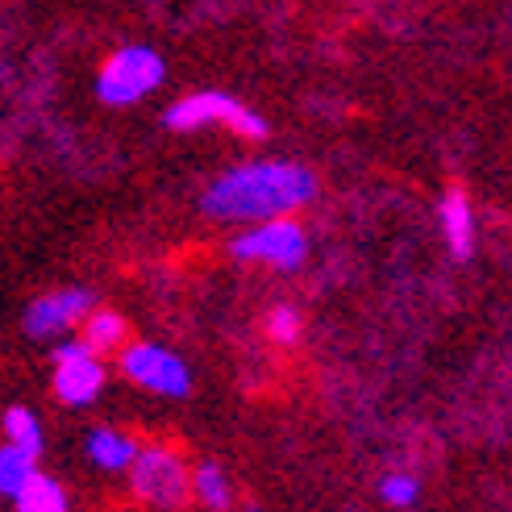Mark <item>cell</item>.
<instances>
[{
  "mask_svg": "<svg viewBox=\"0 0 512 512\" xmlns=\"http://www.w3.org/2000/svg\"><path fill=\"white\" fill-rule=\"evenodd\" d=\"M313 200H317V175L309 167L263 159L217 175L209 192H204L200 209L217 221H271V217H288Z\"/></svg>",
  "mask_w": 512,
  "mask_h": 512,
  "instance_id": "cell-1",
  "label": "cell"
},
{
  "mask_svg": "<svg viewBox=\"0 0 512 512\" xmlns=\"http://www.w3.org/2000/svg\"><path fill=\"white\" fill-rule=\"evenodd\" d=\"M167 80V63L159 50L150 46H121L117 55L100 67L96 75V96L105 100L109 109H125V105H138L150 92H159V84Z\"/></svg>",
  "mask_w": 512,
  "mask_h": 512,
  "instance_id": "cell-2",
  "label": "cell"
},
{
  "mask_svg": "<svg viewBox=\"0 0 512 512\" xmlns=\"http://www.w3.org/2000/svg\"><path fill=\"white\" fill-rule=\"evenodd\" d=\"M163 121H167V130H179V134L200 130V125H229V130L250 138V142L267 138V130H271L259 113L246 109L242 100L229 96V92H192L184 100H175Z\"/></svg>",
  "mask_w": 512,
  "mask_h": 512,
  "instance_id": "cell-3",
  "label": "cell"
},
{
  "mask_svg": "<svg viewBox=\"0 0 512 512\" xmlns=\"http://www.w3.org/2000/svg\"><path fill=\"white\" fill-rule=\"evenodd\" d=\"M130 471V488L138 500H146L150 508L159 512H175L188 504V463L167 446H146L134 454V463L125 467Z\"/></svg>",
  "mask_w": 512,
  "mask_h": 512,
  "instance_id": "cell-4",
  "label": "cell"
},
{
  "mask_svg": "<svg viewBox=\"0 0 512 512\" xmlns=\"http://www.w3.org/2000/svg\"><path fill=\"white\" fill-rule=\"evenodd\" d=\"M229 250L242 263H267L279 271H296L309 259V234L288 217H271V221H254V229H246L242 238L229 242Z\"/></svg>",
  "mask_w": 512,
  "mask_h": 512,
  "instance_id": "cell-5",
  "label": "cell"
},
{
  "mask_svg": "<svg viewBox=\"0 0 512 512\" xmlns=\"http://www.w3.org/2000/svg\"><path fill=\"white\" fill-rule=\"evenodd\" d=\"M121 371L130 375L138 388L155 392V396H171V400H184L192 392V371L188 363L167 346L155 342H125L121 346Z\"/></svg>",
  "mask_w": 512,
  "mask_h": 512,
  "instance_id": "cell-6",
  "label": "cell"
},
{
  "mask_svg": "<svg viewBox=\"0 0 512 512\" xmlns=\"http://www.w3.org/2000/svg\"><path fill=\"white\" fill-rule=\"evenodd\" d=\"M92 292L88 288H59V292H46L30 304L25 313V334L30 338H63L71 325H80L92 309Z\"/></svg>",
  "mask_w": 512,
  "mask_h": 512,
  "instance_id": "cell-7",
  "label": "cell"
},
{
  "mask_svg": "<svg viewBox=\"0 0 512 512\" xmlns=\"http://www.w3.org/2000/svg\"><path fill=\"white\" fill-rule=\"evenodd\" d=\"M100 388H105V367H100L96 354H75L55 363V396L63 404L84 408L100 396Z\"/></svg>",
  "mask_w": 512,
  "mask_h": 512,
  "instance_id": "cell-8",
  "label": "cell"
},
{
  "mask_svg": "<svg viewBox=\"0 0 512 512\" xmlns=\"http://www.w3.org/2000/svg\"><path fill=\"white\" fill-rule=\"evenodd\" d=\"M438 213H442V229H446V242H450V254L454 259H471L475 254V209H471V200L463 188H454L442 196L438 204Z\"/></svg>",
  "mask_w": 512,
  "mask_h": 512,
  "instance_id": "cell-9",
  "label": "cell"
},
{
  "mask_svg": "<svg viewBox=\"0 0 512 512\" xmlns=\"http://www.w3.org/2000/svg\"><path fill=\"white\" fill-rule=\"evenodd\" d=\"M142 446L130 438V433H121V429H109V425H100L88 433V458L96 467H105V471H125L134 463V454Z\"/></svg>",
  "mask_w": 512,
  "mask_h": 512,
  "instance_id": "cell-10",
  "label": "cell"
},
{
  "mask_svg": "<svg viewBox=\"0 0 512 512\" xmlns=\"http://www.w3.org/2000/svg\"><path fill=\"white\" fill-rule=\"evenodd\" d=\"M84 325V346L92 354H109V350H121L130 342V329H125V317L113 313V309H88V317L80 321Z\"/></svg>",
  "mask_w": 512,
  "mask_h": 512,
  "instance_id": "cell-11",
  "label": "cell"
},
{
  "mask_svg": "<svg viewBox=\"0 0 512 512\" xmlns=\"http://www.w3.org/2000/svg\"><path fill=\"white\" fill-rule=\"evenodd\" d=\"M188 492L209 508V512H229L234 508V483L217 463H200L196 471H188Z\"/></svg>",
  "mask_w": 512,
  "mask_h": 512,
  "instance_id": "cell-12",
  "label": "cell"
},
{
  "mask_svg": "<svg viewBox=\"0 0 512 512\" xmlns=\"http://www.w3.org/2000/svg\"><path fill=\"white\" fill-rule=\"evenodd\" d=\"M17 500V512H67V492L63 483H55L50 475H34L25 488L13 496Z\"/></svg>",
  "mask_w": 512,
  "mask_h": 512,
  "instance_id": "cell-13",
  "label": "cell"
},
{
  "mask_svg": "<svg viewBox=\"0 0 512 512\" xmlns=\"http://www.w3.org/2000/svg\"><path fill=\"white\" fill-rule=\"evenodd\" d=\"M38 475V454L21 450V446H0V496H17L25 483Z\"/></svg>",
  "mask_w": 512,
  "mask_h": 512,
  "instance_id": "cell-14",
  "label": "cell"
},
{
  "mask_svg": "<svg viewBox=\"0 0 512 512\" xmlns=\"http://www.w3.org/2000/svg\"><path fill=\"white\" fill-rule=\"evenodd\" d=\"M0 425H5V438L13 442V446H21V450H30V454H38L42 450V421L30 413V408H9V413H5V421H0Z\"/></svg>",
  "mask_w": 512,
  "mask_h": 512,
  "instance_id": "cell-15",
  "label": "cell"
},
{
  "mask_svg": "<svg viewBox=\"0 0 512 512\" xmlns=\"http://www.w3.org/2000/svg\"><path fill=\"white\" fill-rule=\"evenodd\" d=\"M379 496L388 500L392 508H413V504H417V496H421V483H417V475L392 471V475H383V483H379Z\"/></svg>",
  "mask_w": 512,
  "mask_h": 512,
  "instance_id": "cell-16",
  "label": "cell"
},
{
  "mask_svg": "<svg viewBox=\"0 0 512 512\" xmlns=\"http://www.w3.org/2000/svg\"><path fill=\"white\" fill-rule=\"evenodd\" d=\"M267 329H271V338L279 346H296L300 342V313L288 309V304H279V309L271 313V321H267Z\"/></svg>",
  "mask_w": 512,
  "mask_h": 512,
  "instance_id": "cell-17",
  "label": "cell"
},
{
  "mask_svg": "<svg viewBox=\"0 0 512 512\" xmlns=\"http://www.w3.org/2000/svg\"><path fill=\"white\" fill-rule=\"evenodd\" d=\"M250 512H263V508H259V504H250Z\"/></svg>",
  "mask_w": 512,
  "mask_h": 512,
  "instance_id": "cell-18",
  "label": "cell"
}]
</instances>
